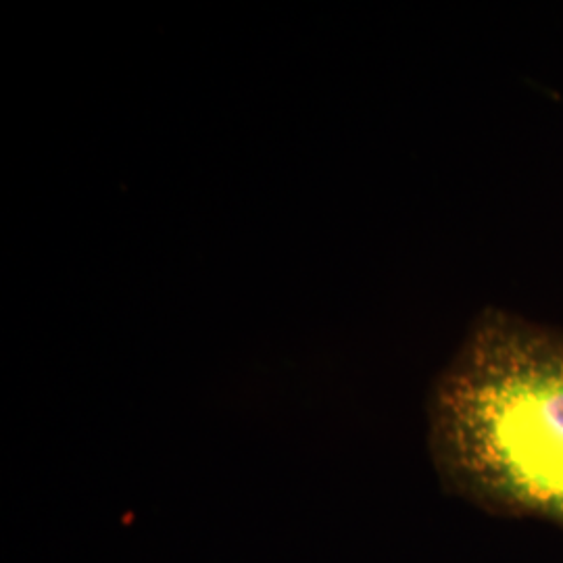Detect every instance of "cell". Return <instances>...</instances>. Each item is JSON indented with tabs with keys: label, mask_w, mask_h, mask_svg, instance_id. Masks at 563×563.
<instances>
[{
	"label": "cell",
	"mask_w": 563,
	"mask_h": 563,
	"mask_svg": "<svg viewBox=\"0 0 563 563\" xmlns=\"http://www.w3.org/2000/svg\"><path fill=\"white\" fill-rule=\"evenodd\" d=\"M428 443L446 488L563 526V334L484 313L432 386Z\"/></svg>",
	"instance_id": "6da1fadb"
}]
</instances>
